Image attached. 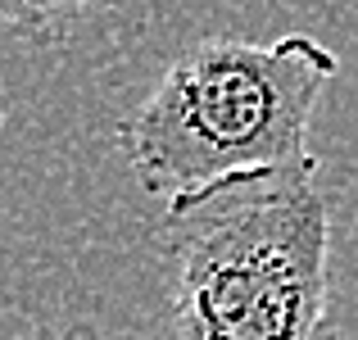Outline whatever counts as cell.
Instances as JSON below:
<instances>
[{
    "label": "cell",
    "instance_id": "cell-3",
    "mask_svg": "<svg viewBox=\"0 0 358 340\" xmlns=\"http://www.w3.org/2000/svg\"><path fill=\"white\" fill-rule=\"evenodd\" d=\"M105 0H0V27H14L23 36H59L64 27L82 23Z\"/></svg>",
    "mask_w": 358,
    "mask_h": 340
},
{
    "label": "cell",
    "instance_id": "cell-4",
    "mask_svg": "<svg viewBox=\"0 0 358 340\" xmlns=\"http://www.w3.org/2000/svg\"><path fill=\"white\" fill-rule=\"evenodd\" d=\"M14 340H96L87 332H69V336H50V332H36V336H14Z\"/></svg>",
    "mask_w": 358,
    "mask_h": 340
},
{
    "label": "cell",
    "instance_id": "cell-2",
    "mask_svg": "<svg viewBox=\"0 0 358 340\" xmlns=\"http://www.w3.org/2000/svg\"><path fill=\"white\" fill-rule=\"evenodd\" d=\"M313 168L222 186L164 213L177 250V340L317 336L331 290V209Z\"/></svg>",
    "mask_w": 358,
    "mask_h": 340
},
{
    "label": "cell",
    "instance_id": "cell-1",
    "mask_svg": "<svg viewBox=\"0 0 358 340\" xmlns=\"http://www.w3.org/2000/svg\"><path fill=\"white\" fill-rule=\"evenodd\" d=\"M336 73V50L308 32L200 41L122 122V155L164 213L222 186L313 168L308 122Z\"/></svg>",
    "mask_w": 358,
    "mask_h": 340
}]
</instances>
